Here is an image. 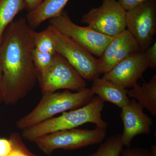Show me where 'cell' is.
Masks as SVG:
<instances>
[{
    "label": "cell",
    "mask_w": 156,
    "mask_h": 156,
    "mask_svg": "<svg viewBox=\"0 0 156 156\" xmlns=\"http://www.w3.org/2000/svg\"><path fill=\"white\" fill-rule=\"evenodd\" d=\"M35 31L25 18L13 21L8 27L0 44L3 68L1 91L3 101L15 104L35 86L38 75L33 59Z\"/></svg>",
    "instance_id": "obj_1"
},
{
    "label": "cell",
    "mask_w": 156,
    "mask_h": 156,
    "mask_svg": "<svg viewBox=\"0 0 156 156\" xmlns=\"http://www.w3.org/2000/svg\"><path fill=\"white\" fill-rule=\"evenodd\" d=\"M104 102L98 97L83 106L64 112L56 118H52L23 131L24 139L34 141L42 136L56 131L77 128L87 123H92L96 127L106 129L108 125L102 118L101 112Z\"/></svg>",
    "instance_id": "obj_2"
},
{
    "label": "cell",
    "mask_w": 156,
    "mask_h": 156,
    "mask_svg": "<svg viewBox=\"0 0 156 156\" xmlns=\"http://www.w3.org/2000/svg\"><path fill=\"white\" fill-rule=\"evenodd\" d=\"M94 97L91 89L85 88L73 93L70 90L45 93L37 106L16 123L20 130H23L53 118L55 115L83 106Z\"/></svg>",
    "instance_id": "obj_3"
},
{
    "label": "cell",
    "mask_w": 156,
    "mask_h": 156,
    "mask_svg": "<svg viewBox=\"0 0 156 156\" xmlns=\"http://www.w3.org/2000/svg\"><path fill=\"white\" fill-rule=\"evenodd\" d=\"M106 133V129L98 127L92 130L73 128L53 132L34 142L40 150L50 155L59 149L74 150L99 144L105 139Z\"/></svg>",
    "instance_id": "obj_4"
},
{
    "label": "cell",
    "mask_w": 156,
    "mask_h": 156,
    "mask_svg": "<svg viewBox=\"0 0 156 156\" xmlns=\"http://www.w3.org/2000/svg\"><path fill=\"white\" fill-rule=\"evenodd\" d=\"M49 23L50 25L59 33L98 57L113 37L99 33L89 26L77 25L73 22L65 11L50 19Z\"/></svg>",
    "instance_id": "obj_5"
},
{
    "label": "cell",
    "mask_w": 156,
    "mask_h": 156,
    "mask_svg": "<svg viewBox=\"0 0 156 156\" xmlns=\"http://www.w3.org/2000/svg\"><path fill=\"white\" fill-rule=\"evenodd\" d=\"M38 81L42 94L60 89L79 92L87 87L83 78L65 58L57 53L49 67L38 76Z\"/></svg>",
    "instance_id": "obj_6"
},
{
    "label": "cell",
    "mask_w": 156,
    "mask_h": 156,
    "mask_svg": "<svg viewBox=\"0 0 156 156\" xmlns=\"http://www.w3.org/2000/svg\"><path fill=\"white\" fill-rule=\"evenodd\" d=\"M126 11L116 0H102L82 17L81 22L99 33L114 37L126 29Z\"/></svg>",
    "instance_id": "obj_7"
},
{
    "label": "cell",
    "mask_w": 156,
    "mask_h": 156,
    "mask_svg": "<svg viewBox=\"0 0 156 156\" xmlns=\"http://www.w3.org/2000/svg\"><path fill=\"white\" fill-rule=\"evenodd\" d=\"M51 27L56 53L65 58L84 80L93 81L99 77L98 58Z\"/></svg>",
    "instance_id": "obj_8"
},
{
    "label": "cell",
    "mask_w": 156,
    "mask_h": 156,
    "mask_svg": "<svg viewBox=\"0 0 156 156\" xmlns=\"http://www.w3.org/2000/svg\"><path fill=\"white\" fill-rule=\"evenodd\" d=\"M126 26L144 52L152 45L156 32V0H149L126 11Z\"/></svg>",
    "instance_id": "obj_9"
},
{
    "label": "cell",
    "mask_w": 156,
    "mask_h": 156,
    "mask_svg": "<svg viewBox=\"0 0 156 156\" xmlns=\"http://www.w3.org/2000/svg\"><path fill=\"white\" fill-rule=\"evenodd\" d=\"M140 51L137 42L126 29L113 37L98 58L99 74L106 73L120 62Z\"/></svg>",
    "instance_id": "obj_10"
},
{
    "label": "cell",
    "mask_w": 156,
    "mask_h": 156,
    "mask_svg": "<svg viewBox=\"0 0 156 156\" xmlns=\"http://www.w3.org/2000/svg\"><path fill=\"white\" fill-rule=\"evenodd\" d=\"M148 68L144 52L141 51L120 62L102 78L124 89L132 88Z\"/></svg>",
    "instance_id": "obj_11"
},
{
    "label": "cell",
    "mask_w": 156,
    "mask_h": 156,
    "mask_svg": "<svg viewBox=\"0 0 156 156\" xmlns=\"http://www.w3.org/2000/svg\"><path fill=\"white\" fill-rule=\"evenodd\" d=\"M120 117L124 129L122 135L123 145L130 147L132 140L140 134H148L151 131L152 119L144 112V108L132 99L122 108Z\"/></svg>",
    "instance_id": "obj_12"
},
{
    "label": "cell",
    "mask_w": 156,
    "mask_h": 156,
    "mask_svg": "<svg viewBox=\"0 0 156 156\" xmlns=\"http://www.w3.org/2000/svg\"><path fill=\"white\" fill-rule=\"evenodd\" d=\"M91 89L94 95H97L104 102H110L119 108L126 106L130 101L128 90L103 78L93 80Z\"/></svg>",
    "instance_id": "obj_13"
},
{
    "label": "cell",
    "mask_w": 156,
    "mask_h": 156,
    "mask_svg": "<svg viewBox=\"0 0 156 156\" xmlns=\"http://www.w3.org/2000/svg\"><path fill=\"white\" fill-rule=\"evenodd\" d=\"M69 0H44L34 11L28 12L26 18L30 26L36 28L45 20L57 17L64 11Z\"/></svg>",
    "instance_id": "obj_14"
},
{
    "label": "cell",
    "mask_w": 156,
    "mask_h": 156,
    "mask_svg": "<svg viewBox=\"0 0 156 156\" xmlns=\"http://www.w3.org/2000/svg\"><path fill=\"white\" fill-rule=\"evenodd\" d=\"M128 90L129 98H133L154 116H156V75L141 85L136 83Z\"/></svg>",
    "instance_id": "obj_15"
},
{
    "label": "cell",
    "mask_w": 156,
    "mask_h": 156,
    "mask_svg": "<svg viewBox=\"0 0 156 156\" xmlns=\"http://www.w3.org/2000/svg\"><path fill=\"white\" fill-rule=\"evenodd\" d=\"M24 9V0H0V44L6 30L16 15Z\"/></svg>",
    "instance_id": "obj_16"
},
{
    "label": "cell",
    "mask_w": 156,
    "mask_h": 156,
    "mask_svg": "<svg viewBox=\"0 0 156 156\" xmlns=\"http://www.w3.org/2000/svg\"><path fill=\"white\" fill-rule=\"evenodd\" d=\"M122 134L112 135L93 154L86 156H120L123 149Z\"/></svg>",
    "instance_id": "obj_17"
},
{
    "label": "cell",
    "mask_w": 156,
    "mask_h": 156,
    "mask_svg": "<svg viewBox=\"0 0 156 156\" xmlns=\"http://www.w3.org/2000/svg\"><path fill=\"white\" fill-rule=\"evenodd\" d=\"M34 49L43 53H56L52 35V27L50 25L44 30L36 32L34 36Z\"/></svg>",
    "instance_id": "obj_18"
},
{
    "label": "cell",
    "mask_w": 156,
    "mask_h": 156,
    "mask_svg": "<svg viewBox=\"0 0 156 156\" xmlns=\"http://www.w3.org/2000/svg\"><path fill=\"white\" fill-rule=\"evenodd\" d=\"M55 54L41 53L34 48L32 51L33 59L38 76L44 73L49 67L53 61Z\"/></svg>",
    "instance_id": "obj_19"
},
{
    "label": "cell",
    "mask_w": 156,
    "mask_h": 156,
    "mask_svg": "<svg viewBox=\"0 0 156 156\" xmlns=\"http://www.w3.org/2000/svg\"><path fill=\"white\" fill-rule=\"evenodd\" d=\"M13 145V150L9 156H36L29 150L24 145L20 136L17 133H13L10 136Z\"/></svg>",
    "instance_id": "obj_20"
},
{
    "label": "cell",
    "mask_w": 156,
    "mask_h": 156,
    "mask_svg": "<svg viewBox=\"0 0 156 156\" xmlns=\"http://www.w3.org/2000/svg\"><path fill=\"white\" fill-rule=\"evenodd\" d=\"M120 156H151L150 151L143 148L128 147L123 149Z\"/></svg>",
    "instance_id": "obj_21"
},
{
    "label": "cell",
    "mask_w": 156,
    "mask_h": 156,
    "mask_svg": "<svg viewBox=\"0 0 156 156\" xmlns=\"http://www.w3.org/2000/svg\"><path fill=\"white\" fill-rule=\"evenodd\" d=\"M146 58L149 65V68L155 69L156 67V42L144 52Z\"/></svg>",
    "instance_id": "obj_22"
},
{
    "label": "cell",
    "mask_w": 156,
    "mask_h": 156,
    "mask_svg": "<svg viewBox=\"0 0 156 156\" xmlns=\"http://www.w3.org/2000/svg\"><path fill=\"white\" fill-rule=\"evenodd\" d=\"M13 150L10 139L0 138V156H9Z\"/></svg>",
    "instance_id": "obj_23"
},
{
    "label": "cell",
    "mask_w": 156,
    "mask_h": 156,
    "mask_svg": "<svg viewBox=\"0 0 156 156\" xmlns=\"http://www.w3.org/2000/svg\"><path fill=\"white\" fill-rule=\"evenodd\" d=\"M149 0H118V2L126 11L136 8Z\"/></svg>",
    "instance_id": "obj_24"
},
{
    "label": "cell",
    "mask_w": 156,
    "mask_h": 156,
    "mask_svg": "<svg viewBox=\"0 0 156 156\" xmlns=\"http://www.w3.org/2000/svg\"><path fill=\"white\" fill-rule=\"evenodd\" d=\"M44 0H24L25 9L28 12L34 11L37 8Z\"/></svg>",
    "instance_id": "obj_25"
},
{
    "label": "cell",
    "mask_w": 156,
    "mask_h": 156,
    "mask_svg": "<svg viewBox=\"0 0 156 156\" xmlns=\"http://www.w3.org/2000/svg\"><path fill=\"white\" fill-rule=\"evenodd\" d=\"M3 80V68L2 62L0 60V89L2 87Z\"/></svg>",
    "instance_id": "obj_26"
},
{
    "label": "cell",
    "mask_w": 156,
    "mask_h": 156,
    "mask_svg": "<svg viewBox=\"0 0 156 156\" xmlns=\"http://www.w3.org/2000/svg\"><path fill=\"white\" fill-rule=\"evenodd\" d=\"M150 151L151 156H156V145H153Z\"/></svg>",
    "instance_id": "obj_27"
},
{
    "label": "cell",
    "mask_w": 156,
    "mask_h": 156,
    "mask_svg": "<svg viewBox=\"0 0 156 156\" xmlns=\"http://www.w3.org/2000/svg\"><path fill=\"white\" fill-rule=\"evenodd\" d=\"M2 101H3L2 95V92H1V89H0V104Z\"/></svg>",
    "instance_id": "obj_28"
}]
</instances>
